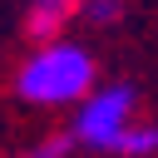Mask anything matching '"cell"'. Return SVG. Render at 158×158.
I'll use <instances>...</instances> for the list:
<instances>
[{"label":"cell","mask_w":158,"mask_h":158,"mask_svg":"<svg viewBox=\"0 0 158 158\" xmlns=\"http://www.w3.org/2000/svg\"><path fill=\"white\" fill-rule=\"evenodd\" d=\"M15 89H20L25 104H40V109L79 104L94 89V54L84 44H69V40H40L25 54Z\"/></svg>","instance_id":"1"},{"label":"cell","mask_w":158,"mask_h":158,"mask_svg":"<svg viewBox=\"0 0 158 158\" xmlns=\"http://www.w3.org/2000/svg\"><path fill=\"white\" fill-rule=\"evenodd\" d=\"M133 109H138V94L128 84H109V89H89L79 104H74V123L69 133L79 138V148H94V153H114L123 128L133 123Z\"/></svg>","instance_id":"2"},{"label":"cell","mask_w":158,"mask_h":158,"mask_svg":"<svg viewBox=\"0 0 158 158\" xmlns=\"http://www.w3.org/2000/svg\"><path fill=\"white\" fill-rule=\"evenodd\" d=\"M74 15H84V0H30L25 5V35L30 40H59Z\"/></svg>","instance_id":"3"},{"label":"cell","mask_w":158,"mask_h":158,"mask_svg":"<svg viewBox=\"0 0 158 158\" xmlns=\"http://www.w3.org/2000/svg\"><path fill=\"white\" fill-rule=\"evenodd\" d=\"M114 153H118V158H153V153H158V128L133 118V123L123 128V138H118Z\"/></svg>","instance_id":"4"},{"label":"cell","mask_w":158,"mask_h":158,"mask_svg":"<svg viewBox=\"0 0 158 158\" xmlns=\"http://www.w3.org/2000/svg\"><path fill=\"white\" fill-rule=\"evenodd\" d=\"M118 15H123V0H84V20H89V25H99V30H104V25H114Z\"/></svg>","instance_id":"5"},{"label":"cell","mask_w":158,"mask_h":158,"mask_svg":"<svg viewBox=\"0 0 158 158\" xmlns=\"http://www.w3.org/2000/svg\"><path fill=\"white\" fill-rule=\"evenodd\" d=\"M74 143H79L74 133H49V138H40V143L30 148V158H64Z\"/></svg>","instance_id":"6"}]
</instances>
